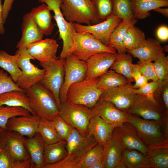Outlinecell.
<instances>
[{
  "mask_svg": "<svg viewBox=\"0 0 168 168\" xmlns=\"http://www.w3.org/2000/svg\"><path fill=\"white\" fill-rule=\"evenodd\" d=\"M51 10L45 3L33 8L30 12L32 17L44 35H51L54 28Z\"/></svg>",
  "mask_w": 168,
  "mask_h": 168,
  "instance_id": "cell-26",
  "label": "cell"
},
{
  "mask_svg": "<svg viewBox=\"0 0 168 168\" xmlns=\"http://www.w3.org/2000/svg\"><path fill=\"white\" fill-rule=\"evenodd\" d=\"M9 152L16 161L25 162L31 160L25 145L26 138L14 131L5 130L1 136Z\"/></svg>",
  "mask_w": 168,
  "mask_h": 168,
  "instance_id": "cell-18",
  "label": "cell"
},
{
  "mask_svg": "<svg viewBox=\"0 0 168 168\" xmlns=\"http://www.w3.org/2000/svg\"><path fill=\"white\" fill-rule=\"evenodd\" d=\"M21 27V37L16 48L18 49L43 39L44 35L35 23L30 12L23 17Z\"/></svg>",
  "mask_w": 168,
  "mask_h": 168,
  "instance_id": "cell-23",
  "label": "cell"
},
{
  "mask_svg": "<svg viewBox=\"0 0 168 168\" xmlns=\"http://www.w3.org/2000/svg\"><path fill=\"white\" fill-rule=\"evenodd\" d=\"M89 168H105L103 161L90 166Z\"/></svg>",
  "mask_w": 168,
  "mask_h": 168,
  "instance_id": "cell-54",
  "label": "cell"
},
{
  "mask_svg": "<svg viewBox=\"0 0 168 168\" xmlns=\"http://www.w3.org/2000/svg\"><path fill=\"white\" fill-rule=\"evenodd\" d=\"M100 19L104 21L113 14V0H91Z\"/></svg>",
  "mask_w": 168,
  "mask_h": 168,
  "instance_id": "cell-42",
  "label": "cell"
},
{
  "mask_svg": "<svg viewBox=\"0 0 168 168\" xmlns=\"http://www.w3.org/2000/svg\"><path fill=\"white\" fill-rule=\"evenodd\" d=\"M40 118L36 115L17 116L10 118L6 124V130L14 131L27 138L37 132Z\"/></svg>",
  "mask_w": 168,
  "mask_h": 168,
  "instance_id": "cell-17",
  "label": "cell"
},
{
  "mask_svg": "<svg viewBox=\"0 0 168 168\" xmlns=\"http://www.w3.org/2000/svg\"><path fill=\"white\" fill-rule=\"evenodd\" d=\"M39 2L45 4L53 11L59 32V39L62 40L63 46L60 59H65L72 54L74 47V34L76 32L73 23L67 21L60 8L62 0H38Z\"/></svg>",
  "mask_w": 168,
  "mask_h": 168,
  "instance_id": "cell-6",
  "label": "cell"
},
{
  "mask_svg": "<svg viewBox=\"0 0 168 168\" xmlns=\"http://www.w3.org/2000/svg\"><path fill=\"white\" fill-rule=\"evenodd\" d=\"M132 57L129 53L117 54L110 68L111 70L124 77L130 83L134 81L132 71Z\"/></svg>",
  "mask_w": 168,
  "mask_h": 168,
  "instance_id": "cell-31",
  "label": "cell"
},
{
  "mask_svg": "<svg viewBox=\"0 0 168 168\" xmlns=\"http://www.w3.org/2000/svg\"><path fill=\"white\" fill-rule=\"evenodd\" d=\"M127 120L135 128L148 148L168 147V140L162 131V121L147 120L130 114Z\"/></svg>",
  "mask_w": 168,
  "mask_h": 168,
  "instance_id": "cell-4",
  "label": "cell"
},
{
  "mask_svg": "<svg viewBox=\"0 0 168 168\" xmlns=\"http://www.w3.org/2000/svg\"><path fill=\"white\" fill-rule=\"evenodd\" d=\"M112 15L122 20L133 18L131 0H113Z\"/></svg>",
  "mask_w": 168,
  "mask_h": 168,
  "instance_id": "cell-41",
  "label": "cell"
},
{
  "mask_svg": "<svg viewBox=\"0 0 168 168\" xmlns=\"http://www.w3.org/2000/svg\"><path fill=\"white\" fill-rule=\"evenodd\" d=\"M98 78L84 79L72 84L67 91L66 101L92 108L103 91L97 86Z\"/></svg>",
  "mask_w": 168,
  "mask_h": 168,
  "instance_id": "cell-5",
  "label": "cell"
},
{
  "mask_svg": "<svg viewBox=\"0 0 168 168\" xmlns=\"http://www.w3.org/2000/svg\"><path fill=\"white\" fill-rule=\"evenodd\" d=\"M74 40V47L72 54L83 61L86 62L91 57L98 54L116 53L115 49L103 44L89 33L76 32Z\"/></svg>",
  "mask_w": 168,
  "mask_h": 168,
  "instance_id": "cell-9",
  "label": "cell"
},
{
  "mask_svg": "<svg viewBox=\"0 0 168 168\" xmlns=\"http://www.w3.org/2000/svg\"><path fill=\"white\" fill-rule=\"evenodd\" d=\"M146 40L144 33L139 28L133 26L126 32L124 39L123 44L127 52L139 48Z\"/></svg>",
  "mask_w": 168,
  "mask_h": 168,
  "instance_id": "cell-37",
  "label": "cell"
},
{
  "mask_svg": "<svg viewBox=\"0 0 168 168\" xmlns=\"http://www.w3.org/2000/svg\"><path fill=\"white\" fill-rule=\"evenodd\" d=\"M15 54L19 55L17 63L21 72L16 84L26 91L40 82L43 76L44 70L38 68L31 63L30 60L34 59L28 53L26 47L18 49Z\"/></svg>",
  "mask_w": 168,
  "mask_h": 168,
  "instance_id": "cell-10",
  "label": "cell"
},
{
  "mask_svg": "<svg viewBox=\"0 0 168 168\" xmlns=\"http://www.w3.org/2000/svg\"><path fill=\"white\" fill-rule=\"evenodd\" d=\"M39 61L44 70L43 76L39 83L53 94L59 108V92L64 82L65 59Z\"/></svg>",
  "mask_w": 168,
  "mask_h": 168,
  "instance_id": "cell-7",
  "label": "cell"
},
{
  "mask_svg": "<svg viewBox=\"0 0 168 168\" xmlns=\"http://www.w3.org/2000/svg\"><path fill=\"white\" fill-rule=\"evenodd\" d=\"M30 107L40 118L51 120L59 114V108L53 94L39 82L26 91Z\"/></svg>",
  "mask_w": 168,
  "mask_h": 168,
  "instance_id": "cell-3",
  "label": "cell"
},
{
  "mask_svg": "<svg viewBox=\"0 0 168 168\" xmlns=\"http://www.w3.org/2000/svg\"><path fill=\"white\" fill-rule=\"evenodd\" d=\"M124 162L125 168H150L147 155L134 149L123 150Z\"/></svg>",
  "mask_w": 168,
  "mask_h": 168,
  "instance_id": "cell-32",
  "label": "cell"
},
{
  "mask_svg": "<svg viewBox=\"0 0 168 168\" xmlns=\"http://www.w3.org/2000/svg\"><path fill=\"white\" fill-rule=\"evenodd\" d=\"M24 144L34 168H44L45 144L40 134L37 132L32 137L26 138Z\"/></svg>",
  "mask_w": 168,
  "mask_h": 168,
  "instance_id": "cell-25",
  "label": "cell"
},
{
  "mask_svg": "<svg viewBox=\"0 0 168 168\" xmlns=\"http://www.w3.org/2000/svg\"><path fill=\"white\" fill-rule=\"evenodd\" d=\"M91 109L95 114L114 128L127 122V118L130 114L127 112L119 110L111 103L100 99Z\"/></svg>",
  "mask_w": 168,
  "mask_h": 168,
  "instance_id": "cell-16",
  "label": "cell"
},
{
  "mask_svg": "<svg viewBox=\"0 0 168 168\" xmlns=\"http://www.w3.org/2000/svg\"><path fill=\"white\" fill-rule=\"evenodd\" d=\"M117 53L103 52L94 55L86 61L87 68L84 79L99 77L110 68Z\"/></svg>",
  "mask_w": 168,
  "mask_h": 168,
  "instance_id": "cell-19",
  "label": "cell"
},
{
  "mask_svg": "<svg viewBox=\"0 0 168 168\" xmlns=\"http://www.w3.org/2000/svg\"><path fill=\"white\" fill-rule=\"evenodd\" d=\"M66 141L67 156L57 163L45 166L44 168H77L86 153L98 143L93 137L83 136L73 128Z\"/></svg>",
  "mask_w": 168,
  "mask_h": 168,
  "instance_id": "cell-1",
  "label": "cell"
},
{
  "mask_svg": "<svg viewBox=\"0 0 168 168\" xmlns=\"http://www.w3.org/2000/svg\"><path fill=\"white\" fill-rule=\"evenodd\" d=\"M3 13L2 4V0H0V34L3 35L5 32V29L4 27V24Z\"/></svg>",
  "mask_w": 168,
  "mask_h": 168,
  "instance_id": "cell-52",
  "label": "cell"
},
{
  "mask_svg": "<svg viewBox=\"0 0 168 168\" xmlns=\"http://www.w3.org/2000/svg\"><path fill=\"white\" fill-rule=\"evenodd\" d=\"M37 132L45 144L54 143L61 140L51 120L40 118Z\"/></svg>",
  "mask_w": 168,
  "mask_h": 168,
  "instance_id": "cell-36",
  "label": "cell"
},
{
  "mask_svg": "<svg viewBox=\"0 0 168 168\" xmlns=\"http://www.w3.org/2000/svg\"><path fill=\"white\" fill-rule=\"evenodd\" d=\"M131 83L103 91L101 100L110 102L119 110L127 112L142 96L134 93Z\"/></svg>",
  "mask_w": 168,
  "mask_h": 168,
  "instance_id": "cell-12",
  "label": "cell"
},
{
  "mask_svg": "<svg viewBox=\"0 0 168 168\" xmlns=\"http://www.w3.org/2000/svg\"><path fill=\"white\" fill-rule=\"evenodd\" d=\"M141 73L148 80L158 81V78L155 71L153 63L138 61L137 64Z\"/></svg>",
  "mask_w": 168,
  "mask_h": 168,
  "instance_id": "cell-46",
  "label": "cell"
},
{
  "mask_svg": "<svg viewBox=\"0 0 168 168\" xmlns=\"http://www.w3.org/2000/svg\"><path fill=\"white\" fill-rule=\"evenodd\" d=\"M18 56V54L11 55L4 50H0V67L9 73L16 83L21 73L17 65Z\"/></svg>",
  "mask_w": 168,
  "mask_h": 168,
  "instance_id": "cell-33",
  "label": "cell"
},
{
  "mask_svg": "<svg viewBox=\"0 0 168 168\" xmlns=\"http://www.w3.org/2000/svg\"><path fill=\"white\" fill-rule=\"evenodd\" d=\"M121 21V19L112 15L104 20L94 25H84L73 23L76 32L90 33L103 44L109 46L111 33Z\"/></svg>",
  "mask_w": 168,
  "mask_h": 168,
  "instance_id": "cell-14",
  "label": "cell"
},
{
  "mask_svg": "<svg viewBox=\"0 0 168 168\" xmlns=\"http://www.w3.org/2000/svg\"><path fill=\"white\" fill-rule=\"evenodd\" d=\"M103 150V146L98 143L86 153L78 163L77 168H89L102 161Z\"/></svg>",
  "mask_w": 168,
  "mask_h": 168,
  "instance_id": "cell-39",
  "label": "cell"
},
{
  "mask_svg": "<svg viewBox=\"0 0 168 168\" xmlns=\"http://www.w3.org/2000/svg\"><path fill=\"white\" fill-rule=\"evenodd\" d=\"M51 120L60 139L66 141L72 128L58 114L53 117Z\"/></svg>",
  "mask_w": 168,
  "mask_h": 168,
  "instance_id": "cell-44",
  "label": "cell"
},
{
  "mask_svg": "<svg viewBox=\"0 0 168 168\" xmlns=\"http://www.w3.org/2000/svg\"><path fill=\"white\" fill-rule=\"evenodd\" d=\"M153 11L162 14L166 17H168V8H167L158 7L154 9Z\"/></svg>",
  "mask_w": 168,
  "mask_h": 168,
  "instance_id": "cell-53",
  "label": "cell"
},
{
  "mask_svg": "<svg viewBox=\"0 0 168 168\" xmlns=\"http://www.w3.org/2000/svg\"><path fill=\"white\" fill-rule=\"evenodd\" d=\"M2 105L21 107L36 115L30 107L26 91L13 90L0 94V106Z\"/></svg>",
  "mask_w": 168,
  "mask_h": 168,
  "instance_id": "cell-29",
  "label": "cell"
},
{
  "mask_svg": "<svg viewBox=\"0 0 168 168\" xmlns=\"http://www.w3.org/2000/svg\"><path fill=\"white\" fill-rule=\"evenodd\" d=\"M114 128L95 114L88 127V135L93 137L99 144L104 147L111 137Z\"/></svg>",
  "mask_w": 168,
  "mask_h": 168,
  "instance_id": "cell-24",
  "label": "cell"
},
{
  "mask_svg": "<svg viewBox=\"0 0 168 168\" xmlns=\"http://www.w3.org/2000/svg\"><path fill=\"white\" fill-rule=\"evenodd\" d=\"M4 130H5L1 128L0 127V138L1 137V136L2 135V133L3 131Z\"/></svg>",
  "mask_w": 168,
  "mask_h": 168,
  "instance_id": "cell-55",
  "label": "cell"
},
{
  "mask_svg": "<svg viewBox=\"0 0 168 168\" xmlns=\"http://www.w3.org/2000/svg\"><path fill=\"white\" fill-rule=\"evenodd\" d=\"M64 82L59 92L61 104L66 102L67 91L72 84L83 80L86 71V62L80 60L73 54L66 59Z\"/></svg>",
  "mask_w": 168,
  "mask_h": 168,
  "instance_id": "cell-13",
  "label": "cell"
},
{
  "mask_svg": "<svg viewBox=\"0 0 168 168\" xmlns=\"http://www.w3.org/2000/svg\"><path fill=\"white\" fill-rule=\"evenodd\" d=\"M116 128L123 149H134L147 155L148 147L132 125L127 121Z\"/></svg>",
  "mask_w": 168,
  "mask_h": 168,
  "instance_id": "cell-20",
  "label": "cell"
},
{
  "mask_svg": "<svg viewBox=\"0 0 168 168\" xmlns=\"http://www.w3.org/2000/svg\"><path fill=\"white\" fill-rule=\"evenodd\" d=\"M161 101L142 95L127 112L144 119L162 121L168 113Z\"/></svg>",
  "mask_w": 168,
  "mask_h": 168,
  "instance_id": "cell-11",
  "label": "cell"
},
{
  "mask_svg": "<svg viewBox=\"0 0 168 168\" xmlns=\"http://www.w3.org/2000/svg\"><path fill=\"white\" fill-rule=\"evenodd\" d=\"M163 0L168 1V0Z\"/></svg>",
  "mask_w": 168,
  "mask_h": 168,
  "instance_id": "cell-57",
  "label": "cell"
},
{
  "mask_svg": "<svg viewBox=\"0 0 168 168\" xmlns=\"http://www.w3.org/2000/svg\"><path fill=\"white\" fill-rule=\"evenodd\" d=\"M164 51L160 42L153 38L146 39L139 48L127 51L132 57L138 58L139 61L152 62L165 55Z\"/></svg>",
  "mask_w": 168,
  "mask_h": 168,
  "instance_id": "cell-22",
  "label": "cell"
},
{
  "mask_svg": "<svg viewBox=\"0 0 168 168\" xmlns=\"http://www.w3.org/2000/svg\"><path fill=\"white\" fill-rule=\"evenodd\" d=\"M66 144V141L62 140L51 144H45L44 155V166L57 163L67 156Z\"/></svg>",
  "mask_w": 168,
  "mask_h": 168,
  "instance_id": "cell-30",
  "label": "cell"
},
{
  "mask_svg": "<svg viewBox=\"0 0 168 168\" xmlns=\"http://www.w3.org/2000/svg\"><path fill=\"white\" fill-rule=\"evenodd\" d=\"M156 35L159 39L165 41L168 39V28L165 26H160L156 30Z\"/></svg>",
  "mask_w": 168,
  "mask_h": 168,
  "instance_id": "cell-50",
  "label": "cell"
},
{
  "mask_svg": "<svg viewBox=\"0 0 168 168\" xmlns=\"http://www.w3.org/2000/svg\"><path fill=\"white\" fill-rule=\"evenodd\" d=\"M132 71L133 77L135 82V84L133 85V88H139L148 82V80L141 73L137 64H133Z\"/></svg>",
  "mask_w": 168,
  "mask_h": 168,
  "instance_id": "cell-48",
  "label": "cell"
},
{
  "mask_svg": "<svg viewBox=\"0 0 168 168\" xmlns=\"http://www.w3.org/2000/svg\"><path fill=\"white\" fill-rule=\"evenodd\" d=\"M168 117L167 115L162 121L161 123L162 131L164 138L167 140H168Z\"/></svg>",
  "mask_w": 168,
  "mask_h": 168,
  "instance_id": "cell-51",
  "label": "cell"
},
{
  "mask_svg": "<svg viewBox=\"0 0 168 168\" xmlns=\"http://www.w3.org/2000/svg\"><path fill=\"white\" fill-rule=\"evenodd\" d=\"M57 41L53 39H43L25 47L29 54L38 61H50L57 59L58 47Z\"/></svg>",
  "mask_w": 168,
  "mask_h": 168,
  "instance_id": "cell-21",
  "label": "cell"
},
{
  "mask_svg": "<svg viewBox=\"0 0 168 168\" xmlns=\"http://www.w3.org/2000/svg\"><path fill=\"white\" fill-rule=\"evenodd\" d=\"M60 8L68 22L91 25L103 21L99 17L91 0H62Z\"/></svg>",
  "mask_w": 168,
  "mask_h": 168,
  "instance_id": "cell-2",
  "label": "cell"
},
{
  "mask_svg": "<svg viewBox=\"0 0 168 168\" xmlns=\"http://www.w3.org/2000/svg\"><path fill=\"white\" fill-rule=\"evenodd\" d=\"M13 90L26 91L17 85L7 72L0 69V94Z\"/></svg>",
  "mask_w": 168,
  "mask_h": 168,
  "instance_id": "cell-45",
  "label": "cell"
},
{
  "mask_svg": "<svg viewBox=\"0 0 168 168\" xmlns=\"http://www.w3.org/2000/svg\"><path fill=\"white\" fill-rule=\"evenodd\" d=\"M133 18L143 19L149 16L150 11L160 7H167L168 1L163 0H131Z\"/></svg>",
  "mask_w": 168,
  "mask_h": 168,
  "instance_id": "cell-28",
  "label": "cell"
},
{
  "mask_svg": "<svg viewBox=\"0 0 168 168\" xmlns=\"http://www.w3.org/2000/svg\"><path fill=\"white\" fill-rule=\"evenodd\" d=\"M154 66L158 78V82L168 81V57L162 56L154 61Z\"/></svg>",
  "mask_w": 168,
  "mask_h": 168,
  "instance_id": "cell-43",
  "label": "cell"
},
{
  "mask_svg": "<svg viewBox=\"0 0 168 168\" xmlns=\"http://www.w3.org/2000/svg\"><path fill=\"white\" fill-rule=\"evenodd\" d=\"M95 114L91 109L85 106L66 102L61 104L59 115L72 127L82 135L88 134V127Z\"/></svg>",
  "mask_w": 168,
  "mask_h": 168,
  "instance_id": "cell-8",
  "label": "cell"
},
{
  "mask_svg": "<svg viewBox=\"0 0 168 168\" xmlns=\"http://www.w3.org/2000/svg\"><path fill=\"white\" fill-rule=\"evenodd\" d=\"M130 83L123 75L111 70H108L98 77L97 86L103 91L106 89L125 85Z\"/></svg>",
  "mask_w": 168,
  "mask_h": 168,
  "instance_id": "cell-34",
  "label": "cell"
},
{
  "mask_svg": "<svg viewBox=\"0 0 168 168\" xmlns=\"http://www.w3.org/2000/svg\"><path fill=\"white\" fill-rule=\"evenodd\" d=\"M15 0H4L2 4L3 17L5 23L11 10L13 4Z\"/></svg>",
  "mask_w": 168,
  "mask_h": 168,
  "instance_id": "cell-49",
  "label": "cell"
},
{
  "mask_svg": "<svg viewBox=\"0 0 168 168\" xmlns=\"http://www.w3.org/2000/svg\"><path fill=\"white\" fill-rule=\"evenodd\" d=\"M1 143H2V139L0 137V147L1 145Z\"/></svg>",
  "mask_w": 168,
  "mask_h": 168,
  "instance_id": "cell-56",
  "label": "cell"
},
{
  "mask_svg": "<svg viewBox=\"0 0 168 168\" xmlns=\"http://www.w3.org/2000/svg\"><path fill=\"white\" fill-rule=\"evenodd\" d=\"M31 114L25 108L20 106H0V127L6 130V124L11 118Z\"/></svg>",
  "mask_w": 168,
  "mask_h": 168,
  "instance_id": "cell-40",
  "label": "cell"
},
{
  "mask_svg": "<svg viewBox=\"0 0 168 168\" xmlns=\"http://www.w3.org/2000/svg\"><path fill=\"white\" fill-rule=\"evenodd\" d=\"M137 21L138 20L134 18L122 20L111 33L109 46L117 51L118 54L126 53L127 50L123 44L124 39L128 30L134 26Z\"/></svg>",
  "mask_w": 168,
  "mask_h": 168,
  "instance_id": "cell-27",
  "label": "cell"
},
{
  "mask_svg": "<svg viewBox=\"0 0 168 168\" xmlns=\"http://www.w3.org/2000/svg\"><path fill=\"white\" fill-rule=\"evenodd\" d=\"M0 147V168H34L31 160L25 162H19L12 157L3 140Z\"/></svg>",
  "mask_w": 168,
  "mask_h": 168,
  "instance_id": "cell-38",
  "label": "cell"
},
{
  "mask_svg": "<svg viewBox=\"0 0 168 168\" xmlns=\"http://www.w3.org/2000/svg\"><path fill=\"white\" fill-rule=\"evenodd\" d=\"M147 156L151 168H168V147L148 148Z\"/></svg>",
  "mask_w": 168,
  "mask_h": 168,
  "instance_id": "cell-35",
  "label": "cell"
},
{
  "mask_svg": "<svg viewBox=\"0 0 168 168\" xmlns=\"http://www.w3.org/2000/svg\"><path fill=\"white\" fill-rule=\"evenodd\" d=\"M123 148L117 128L104 147L103 161L105 168H124Z\"/></svg>",
  "mask_w": 168,
  "mask_h": 168,
  "instance_id": "cell-15",
  "label": "cell"
},
{
  "mask_svg": "<svg viewBox=\"0 0 168 168\" xmlns=\"http://www.w3.org/2000/svg\"><path fill=\"white\" fill-rule=\"evenodd\" d=\"M158 86V81H152L147 82L144 85L138 89L133 88V92L138 95L144 96L150 98H154V94Z\"/></svg>",
  "mask_w": 168,
  "mask_h": 168,
  "instance_id": "cell-47",
  "label": "cell"
}]
</instances>
